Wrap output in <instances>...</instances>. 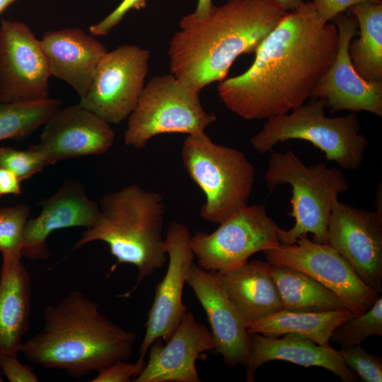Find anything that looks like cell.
Masks as SVG:
<instances>
[{"label": "cell", "instance_id": "15", "mask_svg": "<svg viewBox=\"0 0 382 382\" xmlns=\"http://www.w3.org/2000/svg\"><path fill=\"white\" fill-rule=\"evenodd\" d=\"M332 21L339 34L337 52L311 98L323 100L331 113L366 111L382 117V81L361 78L349 54V43L358 33L357 19L343 12Z\"/></svg>", "mask_w": 382, "mask_h": 382}, {"label": "cell", "instance_id": "26", "mask_svg": "<svg viewBox=\"0 0 382 382\" xmlns=\"http://www.w3.org/2000/svg\"><path fill=\"white\" fill-rule=\"evenodd\" d=\"M357 19L359 36L349 54L355 71L368 81H382V3H361L348 11Z\"/></svg>", "mask_w": 382, "mask_h": 382}, {"label": "cell", "instance_id": "24", "mask_svg": "<svg viewBox=\"0 0 382 382\" xmlns=\"http://www.w3.org/2000/svg\"><path fill=\"white\" fill-rule=\"evenodd\" d=\"M347 308L323 313L293 312L281 310L246 325L249 333L268 337L297 334L319 344L328 343L333 330L354 317Z\"/></svg>", "mask_w": 382, "mask_h": 382}, {"label": "cell", "instance_id": "40", "mask_svg": "<svg viewBox=\"0 0 382 382\" xmlns=\"http://www.w3.org/2000/svg\"><path fill=\"white\" fill-rule=\"evenodd\" d=\"M3 381V379L1 378V373H0V382Z\"/></svg>", "mask_w": 382, "mask_h": 382}, {"label": "cell", "instance_id": "25", "mask_svg": "<svg viewBox=\"0 0 382 382\" xmlns=\"http://www.w3.org/2000/svg\"><path fill=\"white\" fill-rule=\"evenodd\" d=\"M271 274L284 310L323 313L349 309L334 292L298 270L271 264Z\"/></svg>", "mask_w": 382, "mask_h": 382}, {"label": "cell", "instance_id": "27", "mask_svg": "<svg viewBox=\"0 0 382 382\" xmlns=\"http://www.w3.org/2000/svg\"><path fill=\"white\" fill-rule=\"evenodd\" d=\"M59 99L0 103V141H21L43 126L60 108Z\"/></svg>", "mask_w": 382, "mask_h": 382}, {"label": "cell", "instance_id": "8", "mask_svg": "<svg viewBox=\"0 0 382 382\" xmlns=\"http://www.w3.org/2000/svg\"><path fill=\"white\" fill-rule=\"evenodd\" d=\"M127 119L124 142L141 149L159 134L204 132L216 116L202 108L199 92L170 74L155 76L146 83Z\"/></svg>", "mask_w": 382, "mask_h": 382}, {"label": "cell", "instance_id": "20", "mask_svg": "<svg viewBox=\"0 0 382 382\" xmlns=\"http://www.w3.org/2000/svg\"><path fill=\"white\" fill-rule=\"evenodd\" d=\"M249 355L245 364L246 379L255 380V371L264 364L274 360L289 361L306 368H324L344 382H354L358 378L345 363L339 352L329 343L317 344L297 334L282 337L249 333Z\"/></svg>", "mask_w": 382, "mask_h": 382}, {"label": "cell", "instance_id": "39", "mask_svg": "<svg viewBox=\"0 0 382 382\" xmlns=\"http://www.w3.org/2000/svg\"><path fill=\"white\" fill-rule=\"evenodd\" d=\"M16 0H0V13Z\"/></svg>", "mask_w": 382, "mask_h": 382}, {"label": "cell", "instance_id": "36", "mask_svg": "<svg viewBox=\"0 0 382 382\" xmlns=\"http://www.w3.org/2000/svg\"><path fill=\"white\" fill-rule=\"evenodd\" d=\"M20 179L11 170L0 166V197L22 192Z\"/></svg>", "mask_w": 382, "mask_h": 382}, {"label": "cell", "instance_id": "28", "mask_svg": "<svg viewBox=\"0 0 382 382\" xmlns=\"http://www.w3.org/2000/svg\"><path fill=\"white\" fill-rule=\"evenodd\" d=\"M374 335H382L381 296L364 313L338 325L332 332L330 340L341 347H347L360 345Z\"/></svg>", "mask_w": 382, "mask_h": 382}, {"label": "cell", "instance_id": "34", "mask_svg": "<svg viewBox=\"0 0 382 382\" xmlns=\"http://www.w3.org/2000/svg\"><path fill=\"white\" fill-rule=\"evenodd\" d=\"M0 368L11 382H37L39 378L29 366L22 364L17 356L0 357Z\"/></svg>", "mask_w": 382, "mask_h": 382}, {"label": "cell", "instance_id": "16", "mask_svg": "<svg viewBox=\"0 0 382 382\" xmlns=\"http://www.w3.org/2000/svg\"><path fill=\"white\" fill-rule=\"evenodd\" d=\"M115 137L110 124L79 103L61 108L43 125L35 145L50 166L63 160L104 154L112 147Z\"/></svg>", "mask_w": 382, "mask_h": 382}, {"label": "cell", "instance_id": "12", "mask_svg": "<svg viewBox=\"0 0 382 382\" xmlns=\"http://www.w3.org/2000/svg\"><path fill=\"white\" fill-rule=\"evenodd\" d=\"M50 66L41 41L24 23L0 24V103L49 98Z\"/></svg>", "mask_w": 382, "mask_h": 382}, {"label": "cell", "instance_id": "2", "mask_svg": "<svg viewBox=\"0 0 382 382\" xmlns=\"http://www.w3.org/2000/svg\"><path fill=\"white\" fill-rule=\"evenodd\" d=\"M286 12L272 0H226L204 16H183L168 45L170 74L200 93L255 53Z\"/></svg>", "mask_w": 382, "mask_h": 382}, {"label": "cell", "instance_id": "35", "mask_svg": "<svg viewBox=\"0 0 382 382\" xmlns=\"http://www.w3.org/2000/svg\"><path fill=\"white\" fill-rule=\"evenodd\" d=\"M313 4L319 16L325 22L332 21L337 15L348 11L361 3L381 4V0H313Z\"/></svg>", "mask_w": 382, "mask_h": 382}, {"label": "cell", "instance_id": "31", "mask_svg": "<svg viewBox=\"0 0 382 382\" xmlns=\"http://www.w3.org/2000/svg\"><path fill=\"white\" fill-rule=\"evenodd\" d=\"M346 365L362 381H382V358L364 349L360 345L341 347L338 351Z\"/></svg>", "mask_w": 382, "mask_h": 382}, {"label": "cell", "instance_id": "33", "mask_svg": "<svg viewBox=\"0 0 382 382\" xmlns=\"http://www.w3.org/2000/svg\"><path fill=\"white\" fill-rule=\"evenodd\" d=\"M148 0H122L121 3L104 19L90 27L89 31L93 36L107 35L131 9L140 10L146 6Z\"/></svg>", "mask_w": 382, "mask_h": 382}, {"label": "cell", "instance_id": "10", "mask_svg": "<svg viewBox=\"0 0 382 382\" xmlns=\"http://www.w3.org/2000/svg\"><path fill=\"white\" fill-rule=\"evenodd\" d=\"M263 253L272 265L294 268L315 279L345 301L354 316L364 313L379 298L335 248L311 241L307 235L292 244L279 243Z\"/></svg>", "mask_w": 382, "mask_h": 382}, {"label": "cell", "instance_id": "9", "mask_svg": "<svg viewBox=\"0 0 382 382\" xmlns=\"http://www.w3.org/2000/svg\"><path fill=\"white\" fill-rule=\"evenodd\" d=\"M279 229L264 205H247L220 223L214 231H195L190 245L199 267L220 272L278 245Z\"/></svg>", "mask_w": 382, "mask_h": 382}, {"label": "cell", "instance_id": "5", "mask_svg": "<svg viewBox=\"0 0 382 382\" xmlns=\"http://www.w3.org/2000/svg\"><path fill=\"white\" fill-rule=\"evenodd\" d=\"M265 178L270 193L279 185L292 187L291 212L295 219L292 228H280V243H294L308 233L313 241L328 243V226L338 195L347 191L349 185L342 169L325 163L306 166L291 150L271 152Z\"/></svg>", "mask_w": 382, "mask_h": 382}, {"label": "cell", "instance_id": "19", "mask_svg": "<svg viewBox=\"0 0 382 382\" xmlns=\"http://www.w3.org/2000/svg\"><path fill=\"white\" fill-rule=\"evenodd\" d=\"M39 215L28 219L23 235L22 255L32 260L50 255L47 240L55 231L71 227H91L96 221L99 205L86 195L76 180H66L50 197L38 202Z\"/></svg>", "mask_w": 382, "mask_h": 382}, {"label": "cell", "instance_id": "14", "mask_svg": "<svg viewBox=\"0 0 382 382\" xmlns=\"http://www.w3.org/2000/svg\"><path fill=\"white\" fill-rule=\"evenodd\" d=\"M188 227L172 221L164 238L168 265L163 279L155 287L154 301L145 323V334L139 347V359H144L151 344L157 339L167 342L187 313L183 291L195 255L190 245Z\"/></svg>", "mask_w": 382, "mask_h": 382}, {"label": "cell", "instance_id": "11", "mask_svg": "<svg viewBox=\"0 0 382 382\" xmlns=\"http://www.w3.org/2000/svg\"><path fill=\"white\" fill-rule=\"evenodd\" d=\"M149 57L148 50L133 45L108 52L79 104L110 125L121 123L135 108L146 85Z\"/></svg>", "mask_w": 382, "mask_h": 382}, {"label": "cell", "instance_id": "30", "mask_svg": "<svg viewBox=\"0 0 382 382\" xmlns=\"http://www.w3.org/2000/svg\"><path fill=\"white\" fill-rule=\"evenodd\" d=\"M47 166L45 155L35 144L26 150L0 148V166L13 172L21 181L30 179Z\"/></svg>", "mask_w": 382, "mask_h": 382}, {"label": "cell", "instance_id": "13", "mask_svg": "<svg viewBox=\"0 0 382 382\" xmlns=\"http://www.w3.org/2000/svg\"><path fill=\"white\" fill-rule=\"evenodd\" d=\"M375 211L335 200L328 226V243L345 257L359 277L382 291V201L377 192Z\"/></svg>", "mask_w": 382, "mask_h": 382}, {"label": "cell", "instance_id": "17", "mask_svg": "<svg viewBox=\"0 0 382 382\" xmlns=\"http://www.w3.org/2000/svg\"><path fill=\"white\" fill-rule=\"evenodd\" d=\"M166 343L159 338L151 344L149 359L133 381L200 382L196 361L201 354L215 349L210 330L187 311Z\"/></svg>", "mask_w": 382, "mask_h": 382}, {"label": "cell", "instance_id": "6", "mask_svg": "<svg viewBox=\"0 0 382 382\" xmlns=\"http://www.w3.org/2000/svg\"><path fill=\"white\" fill-rule=\"evenodd\" d=\"M325 102L313 98L290 112L267 119L261 130L250 139L259 154L272 152L279 142L292 139L311 142L342 170H354L361 166L369 146L361 132L357 114L337 117L325 115Z\"/></svg>", "mask_w": 382, "mask_h": 382}, {"label": "cell", "instance_id": "22", "mask_svg": "<svg viewBox=\"0 0 382 382\" xmlns=\"http://www.w3.org/2000/svg\"><path fill=\"white\" fill-rule=\"evenodd\" d=\"M216 273L246 325L283 309L269 262L247 261Z\"/></svg>", "mask_w": 382, "mask_h": 382}, {"label": "cell", "instance_id": "29", "mask_svg": "<svg viewBox=\"0 0 382 382\" xmlns=\"http://www.w3.org/2000/svg\"><path fill=\"white\" fill-rule=\"evenodd\" d=\"M30 208L25 204L0 208V252L3 258L21 259Z\"/></svg>", "mask_w": 382, "mask_h": 382}, {"label": "cell", "instance_id": "1", "mask_svg": "<svg viewBox=\"0 0 382 382\" xmlns=\"http://www.w3.org/2000/svg\"><path fill=\"white\" fill-rule=\"evenodd\" d=\"M338 39L336 25L304 1L284 14L245 72L220 81L218 94L247 120L286 114L311 98L336 56Z\"/></svg>", "mask_w": 382, "mask_h": 382}, {"label": "cell", "instance_id": "32", "mask_svg": "<svg viewBox=\"0 0 382 382\" xmlns=\"http://www.w3.org/2000/svg\"><path fill=\"white\" fill-rule=\"evenodd\" d=\"M144 359H138L135 364L118 360L98 371L91 382H129L136 378L145 366Z\"/></svg>", "mask_w": 382, "mask_h": 382}, {"label": "cell", "instance_id": "37", "mask_svg": "<svg viewBox=\"0 0 382 382\" xmlns=\"http://www.w3.org/2000/svg\"><path fill=\"white\" fill-rule=\"evenodd\" d=\"M214 6L212 0H197V4L195 11L197 16H204L209 13Z\"/></svg>", "mask_w": 382, "mask_h": 382}, {"label": "cell", "instance_id": "18", "mask_svg": "<svg viewBox=\"0 0 382 382\" xmlns=\"http://www.w3.org/2000/svg\"><path fill=\"white\" fill-rule=\"evenodd\" d=\"M187 284L204 308L215 349L230 367L245 365L249 355L246 323L228 297L216 272L192 264Z\"/></svg>", "mask_w": 382, "mask_h": 382}, {"label": "cell", "instance_id": "4", "mask_svg": "<svg viewBox=\"0 0 382 382\" xmlns=\"http://www.w3.org/2000/svg\"><path fill=\"white\" fill-rule=\"evenodd\" d=\"M98 205L96 221L81 234L74 249L96 241L107 243L117 260L112 270L122 263L134 265L137 284L165 265V205L161 194L131 184L107 192Z\"/></svg>", "mask_w": 382, "mask_h": 382}, {"label": "cell", "instance_id": "38", "mask_svg": "<svg viewBox=\"0 0 382 382\" xmlns=\"http://www.w3.org/2000/svg\"><path fill=\"white\" fill-rule=\"evenodd\" d=\"M282 6L287 12L292 11L299 8L303 2V0H272Z\"/></svg>", "mask_w": 382, "mask_h": 382}, {"label": "cell", "instance_id": "7", "mask_svg": "<svg viewBox=\"0 0 382 382\" xmlns=\"http://www.w3.org/2000/svg\"><path fill=\"white\" fill-rule=\"evenodd\" d=\"M181 158L189 176L205 195L199 211L202 219L219 224L248 205L255 173L241 151L216 144L202 132L187 136Z\"/></svg>", "mask_w": 382, "mask_h": 382}, {"label": "cell", "instance_id": "3", "mask_svg": "<svg viewBox=\"0 0 382 382\" xmlns=\"http://www.w3.org/2000/svg\"><path fill=\"white\" fill-rule=\"evenodd\" d=\"M44 320L42 331L22 343L20 352L46 369L81 378L132 357L137 333L110 321L80 291L47 305Z\"/></svg>", "mask_w": 382, "mask_h": 382}, {"label": "cell", "instance_id": "21", "mask_svg": "<svg viewBox=\"0 0 382 382\" xmlns=\"http://www.w3.org/2000/svg\"><path fill=\"white\" fill-rule=\"evenodd\" d=\"M94 37L73 28L47 31L40 40L51 76L70 85L80 98L87 93L98 64L108 52Z\"/></svg>", "mask_w": 382, "mask_h": 382}, {"label": "cell", "instance_id": "23", "mask_svg": "<svg viewBox=\"0 0 382 382\" xmlns=\"http://www.w3.org/2000/svg\"><path fill=\"white\" fill-rule=\"evenodd\" d=\"M31 278L21 259L3 258L0 277V357L18 356L28 329Z\"/></svg>", "mask_w": 382, "mask_h": 382}]
</instances>
